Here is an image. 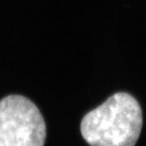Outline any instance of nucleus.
<instances>
[{
	"label": "nucleus",
	"instance_id": "1",
	"mask_svg": "<svg viewBox=\"0 0 146 146\" xmlns=\"http://www.w3.org/2000/svg\"><path fill=\"white\" fill-rule=\"evenodd\" d=\"M142 126L140 105L127 92H117L81 122L83 138L90 146H134Z\"/></svg>",
	"mask_w": 146,
	"mask_h": 146
},
{
	"label": "nucleus",
	"instance_id": "2",
	"mask_svg": "<svg viewBox=\"0 0 146 146\" xmlns=\"http://www.w3.org/2000/svg\"><path fill=\"white\" fill-rule=\"evenodd\" d=\"M46 126L38 108L19 95L0 101V146H43Z\"/></svg>",
	"mask_w": 146,
	"mask_h": 146
}]
</instances>
